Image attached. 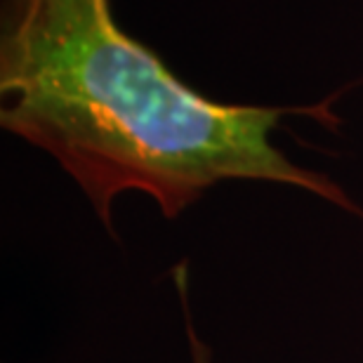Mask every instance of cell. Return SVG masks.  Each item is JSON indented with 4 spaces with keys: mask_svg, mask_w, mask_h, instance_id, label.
Here are the masks:
<instances>
[{
    "mask_svg": "<svg viewBox=\"0 0 363 363\" xmlns=\"http://www.w3.org/2000/svg\"><path fill=\"white\" fill-rule=\"evenodd\" d=\"M328 106L210 99L123 31L111 0H0V125L48 151L108 231L118 194H147L172 220L227 179L297 186L363 217L272 142L281 118L333 121Z\"/></svg>",
    "mask_w": 363,
    "mask_h": 363,
    "instance_id": "obj_1",
    "label": "cell"
}]
</instances>
